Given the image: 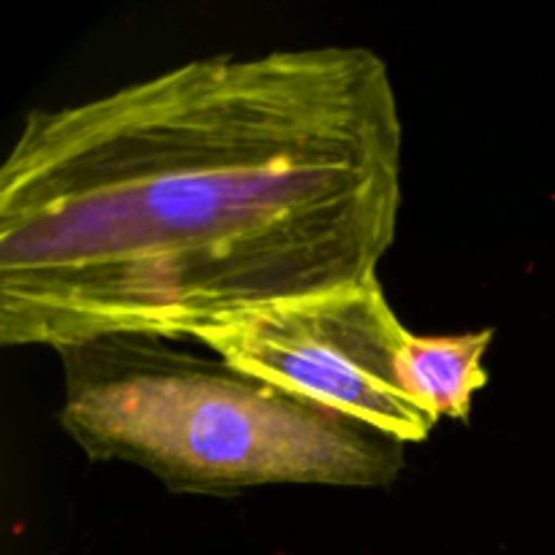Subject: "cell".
Instances as JSON below:
<instances>
[{
    "instance_id": "obj_1",
    "label": "cell",
    "mask_w": 555,
    "mask_h": 555,
    "mask_svg": "<svg viewBox=\"0 0 555 555\" xmlns=\"http://www.w3.org/2000/svg\"><path fill=\"white\" fill-rule=\"evenodd\" d=\"M401 144L369 47L211 54L36 108L0 168V345L195 339L372 280Z\"/></svg>"
},
{
    "instance_id": "obj_2",
    "label": "cell",
    "mask_w": 555,
    "mask_h": 555,
    "mask_svg": "<svg viewBox=\"0 0 555 555\" xmlns=\"http://www.w3.org/2000/svg\"><path fill=\"white\" fill-rule=\"evenodd\" d=\"M157 341L63 350L65 434L95 461L152 472L168 491L236 496L260 486L383 488L404 444Z\"/></svg>"
},
{
    "instance_id": "obj_3",
    "label": "cell",
    "mask_w": 555,
    "mask_h": 555,
    "mask_svg": "<svg viewBox=\"0 0 555 555\" xmlns=\"http://www.w3.org/2000/svg\"><path fill=\"white\" fill-rule=\"evenodd\" d=\"M412 331L377 276L271 304L195 336L225 366L401 444L426 442L439 417L404 388Z\"/></svg>"
},
{
    "instance_id": "obj_4",
    "label": "cell",
    "mask_w": 555,
    "mask_h": 555,
    "mask_svg": "<svg viewBox=\"0 0 555 555\" xmlns=\"http://www.w3.org/2000/svg\"><path fill=\"white\" fill-rule=\"evenodd\" d=\"M493 328L459 336H410L401 352L404 388L423 410L437 417L466 421L472 399L488 383L482 366Z\"/></svg>"
}]
</instances>
